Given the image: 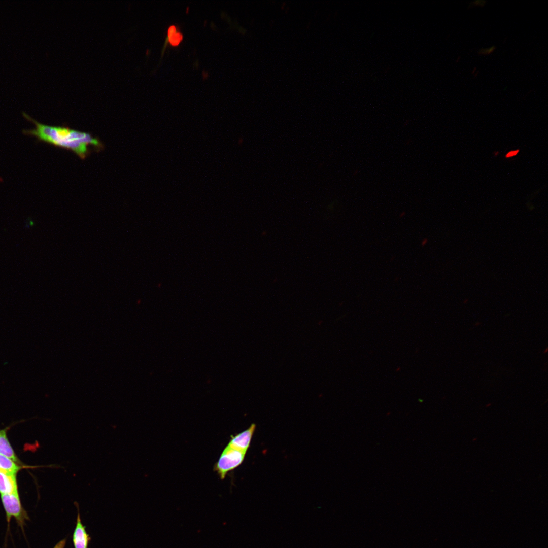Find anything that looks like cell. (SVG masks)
Masks as SVG:
<instances>
[{"label": "cell", "mask_w": 548, "mask_h": 548, "mask_svg": "<svg viewBox=\"0 0 548 548\" xmlns=\"http://www.w3.org/2000/svg\"><path fill=\"white\" fill-rule=\"evenodd\" d=\"M22 115L35 125L33 129L23 130L24 134L33 136L39 141L55 147L72 151L82 159L85 158L89 154L90 147L96 150H101L103 147L102 143L89 133L65 126L44 124L35 120L25 112H23Z\"/></svg>", "instance_id": "6da1fadb"}, {"label": "cell", "mask_w": 548, "mask_h": 548, "mask_svg": "<svg viewBox=\"0 0 548 548\" xmlns=\"http://www.w3.org/2000/svg\"><path fill=\"white\" fill-rule=\"evenodd\" d=\"M246 453V452L226 446L214 467L221 479H224L228 472L241 465Z\"/></svg>", "instance_id": "7a4b0ae2"}, {"label": "cell", "mask_w": 548, "mask_h": 548, "mask_svg": "<svg viewBox=\"0 0 548 548\" xmlns=\"http://www.w3.org/2000/svg\"><path fill=\"white\" fill-rule=\"evenodd\" d=\"M1 495L8 522H9L11 517H13L16 519L17 523L22 526L28 517L22 506L18 492Z\"/></svg>", "instance_id": "3957f363"}, {"label": "cell", "mask_w": 548, "mask_h": 548, "mask_svg": "<svg viewBox=\"0 0 548 548\" xmlns=\"http://www.w3.org/2000/svg\"><path fill=\"white\" fill-rule=\"evenodd\" d=\"M256 425L252 424L246 430L233 436L227 446L239 451L247 452L255 431Z\"/></svg>", "instance_id": "277c9868"}, {"label": "cell", "mask_w": 548, "mask_h": 548, "mask_svg": "<svg viewBox=\"0 0 548 548\" xmlns=\"http://www.w3.org/2000/svg\"><path fill=\"white\" fill-rule=\"evenodd\" d=\"M78 510L76 525L73 535V542L75 548H88L90 537L87 533L85 527L82 523L78 508Z\"/></svg>", "instance_id": "5b68a950"}, {"label": "cell", "mask_w": 548, "mask_h": 548, "mask_svg": "<svg viewBox=\"0 0 548 548\" xmlns=\"http://www.w3.org/2000/svg\"><path fill=\"white\" fill-rule=\"evenodd\" d=\"M16 475L0 469L1 495L18 492Z\"/></svg>", "instance_id": "8992f818"}, {"label": "cell", "mask_w": 548, "mask_h": 548, "mask_svg": "<svg viewBox=\"0 0 548 548\" xmlns=\"http://www.w3.org/2000/svg\"><path fill=\"white\" fill-rule=\"evenodd\" d=\"M0 454L22 465L8 440L6 429L0 430Z\"/></svg>", "instance_id": "52a82bcc"}, {"label": "cell", "mask_w": 548, "mask_h": 548, "mask_svg": "<svg viewBox=\"0 0 548 548\" xmlns=\"http://www.w3.org/2000/svg\"><path fill=\"white\" fill-rule=\"evenodd\" d=\"M24 465L19 464L11 459L0 454V469L7 472L16 474L23 468Z\"/></svg>", "instance_id": "ba28073f"}, {"label": "cell", "mask_w": 548, "mask_h": 548, "mask_svg": "<svg viewBox=\"0 0 548 548\" xmlns=\"http://www.w3.org/2000/svg\"><path fill=\"white\" fill-rule=\"evenodd\" d=\"M170 43L173 46L178 45L182 39V36L180 33L176 32L175 27L171 26L168 33Z\"/></svg>", "instance_id": "9c48e42d"}, {"label": "cell", "mask_w": 548, "mask_h": 548, "mask_svg": "<svg viewBox=\"0 0 548 548\" xmlns=\"http://www.w3.org/2000/svg\"><path fill=\"white\" fill-rule=\"evenodd\" d=\"M494 49H495V47L494 46H493V47H490L489 48H487V49H482L480 51V53L482 54H484V55L488 54H490L491 52H492L494 50Z\"/></svg>", "instance_id": "30bf717a"}, {"label": "cell", "mask_w": 548, "mask_h": 548, "mask_svg": "<svg viewBox=\"0 0 548 548\" xmlns=\"http://www.w3.org/2000/svg\"><path fill=\"white\" fill-rule=\"evenodd\" d=\"M519 150L510 151V152H509L508 153H507L506 154L505 157L506 158H509V157H512V156H513L515 155H516L517 154V153L519 152Z\"/></svg>", "instance_id": "8fae6325"}]
</instances>
